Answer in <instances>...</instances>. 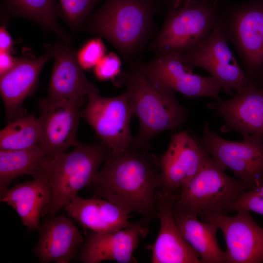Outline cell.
<instances>
[{
    "label": "cell",
    "instance_id": "obj_1",
    "mask_svg": "<svg viewBox=\"0 0 263 263\" xmlns=\"http://www.w3.org/2000/svg\"><path fill=\"white\" fill-rule=\"evenodd\" d=\"M161 183L158 157L132 146L121 153L109 151L89 187L94 196L128 215L139 213L149 223L157 218L156 194Z\"/></svg>",
    "mask_w": 263,
    "mask_h": 263
},
{
    "label": "cell",
    "instance_id": "obj_2",
    "mask_svg": "<svg viewBox=\"0 0 263 263\" xmlns=\"http://www.w3.org/2000/svg\"><path fill=\"white\" fill-rule=\"evenodd\" d=\"M123 81L133 115L140 123L132 147L148 150L154 136L178 129L186 121L188 111L177 101L174 92L155 84L137 67L126 73Z\"/></svg>",
    "mask_w": 263,
    "mask_h": 263
},
{
    "label": "cell",
    "instance_id": "obj_3",
    "mask_svg": "<svg viewBox=\"0 0 263 263\" xmlns=\"http://www.w3.org/2000/svg\"><path fill=\"white\" fill-rule=\"evenodd\" d=\"M110 150L102 142L80 144L70 152L48 159L44 176L52 192V202L42 215L54 216L80 189L89 186L98 174Z\"/></svg>",
    "mask_w": 263,
    "mask_h": 263
},
{
    "label": "cell",
    "instance_id": "obj_4",
    "mask_svg": "<svg viewBox=\"0 0 263 263\" xmlns=\"http://www.w3.org/2000/svg\"><path fill=\"white\" fill-rule=\"evenodd\" d=\"M220 4L217 24L235 47L254 85L263 73V0H220Z\"/></svg>",
    "mask_w": 263,
    "mask_h": 263
},
{
    "label": "cell",
    "instance_id": "obj_5",
    "mask_svg": "<svg viewBox=\"0 0 263 263\" xmlns=\"http://www.w3.org/2000/svg\"><path fill=\"white\" fill-rule=\"evenodd\" d=\"M154 9L152 0H105L90 16L87 27L130 55L145 38Z\"/></svg>",
    "mask_w": 263,
    "mask_h": 263
},
{
    "label": "cell",
    "instance_id": "obj_6",
    "mask_svg": "<svg viewBox=\"0 0 263 263\" xmlns=\"http://www.w3.org/2000/svg\"><path fill=\"white\" fill-rule=\"evenodd\" d=\"M220 0H190L170 8L162 29L152 44L157 55L191 52L217 25Z\"/></svg>",
    "mask_w": 263,
    "mask_h": 263
},
{
    "label": "cell",
    "instance_id": "obj_7",
    "mask_svg": "<svg viewBox=\"0 0 263 263\" xmlns=\"http://www.w3.org/2000/svg\"><path fill=\"white\" fill-rule=\"evenodd\" d=\"M247 190L237 178L230 177L208 154L202 167L180 194L174 211L227 214L228 207Z\"/></svg>",
    "mask_w": 263,
    "mask_h": 263
},
{
    "label": "cell",
    "instance_id": "obj_8",
    "mask_svg": "<svg viewBox=\"0 0 263 263\" xmlns=\"http://www.w3.org/2000/svg\"><path fill=\"white\" fill-rule=\"evenodd\" d=\"M202 143L209 155L223 169L230 170L247 190L263 182V135H250L241 141L221 137L207 122L203 128Z\"/></svg>",
    "mask_w": 263,
    "mask_h": 263
},
{
    "label": "cell",
    "instance_id": "obj_9",
    "mask_svg": "<svg viewBox=\"0 0 263 263\" xmlns=\"http://www.w3.org/2000/svg\"><path fill=\"white\" fill-rule=\"evenodd\" d=\"M132 115L126 91L111 97L92 93L87 96L86 105L81 113L101 142L113 153L124 152L132 147L130 124Z\"/></svg>",
    "mask_w": 263,
    "mask_h": 263
},
{
    "label": "cell",
    "instance_id": "obj_10",
    "mask_svg": "<svg viewBox=\"0 0 263 263\" xmlns=\"http://www.w3.org/2000/svg\"><path fill=\"white\" fill-rule=\"evenodd\" d=\"M86 100V97H80L57 100L45 98L39 101V146L48 159L80 144L76 133L81 108Z\"/></svg>",
    "mask_w": 263,
    "mask_h": 263
},
{
    "label": "cell",
    "instance_id": "obj_11",
    "mask_svg": "<svg viewBox=\"0 0 263 263\" xmlns=\"http://www.w3.org/2000/svg\"><path fill=\"white\" fill-rule=\"evenodd\" d=\"M208 155L202 139L186 131L174 133L167 150L158 157L162 178L159 190L179 197Z\"/></svg>",
    "mask_w": 263,
    "mask_h": 263
},
{
    "label": "cell",
    "instance_id": "obj_12",
    "mask_svg": "<svg viewBox=\"0 0 263 263\" xmlns=\"http://www.w3.org/2000/svg\"><path fill=\"white\" fill-rule=\"evenodd\" d=\"M228 43L217 24L202 44L182 55L185 65L206 70L219 83L225 94L232 96V90L237 92L252 83Z\"/></svg>",
    "mask_w": 263,
    "mask_h": 263
},
{
    "label": "cell",
    "instance_id": "obj_13",
    "mask_svg": "<svg viewBox=\"0 0 263 263\" xmlns=\"http://www.w3.org/2000/svg\"><path fill=\"white\" fill-rule=\"evenodd\" d=\"M137 68L155 84L190 98L208 97L219 99L221 87L211 75L193 74L184 63L182 55L171 52L157 55L146 63Z\"/></svg>",
    "mask_w": 263,
    "mask_h": 263
},
{
    "label": "cell",
    "instance_id": "obj_14",
    "mask_svg": "<svg viewBox=\"0 0 263 263\" xmlns=\"http://www.w3.org/2000/svg\"><path fill=\"white\" fill-rule=\"evenodd\" d=\"M227 214L202 213L205 222L215 224L222 232L226 244V263L263 262V228L253 219L249 212Z\"/></svg>",
    "mask_w": 263,
    "mask_h": 263
},
{
    "label": "cell",
    "instance_id": "obj_15",
    "mask_svg": "<svg viewBox=\"0 0 263 263\" xmlns=\"http://www.w3.org/2000/svg\"><path fill=\"white\" fill-rule=\"evenodd\" d=\"M144 219L122 229L106 233H88L76 261L83 263H99L113 261L119 263H136L133 254L140 238L149 228Z\"/></svg>",
    "mask_w": 263,
    "mask_h": 263
},
{
    "label": "cell",
    "instance_id": "obj_16",
    "mask_svg": "<svg viewBox=\"0 0 263 263\" xmlns=\"http://www.w3.org/2000/svg\"><path fill=\"white\" fill-rule=\"evenodd\" d=\"M206 106L224 119L221 132L234 130L243 138L263 135V89L251 84L229 99L219 98Z\"/></svg>",
    "mask_w": 263,
    "mask_h": 263
},
{
    "label": "cell",
    "instance_id": "obj_17",
    "mask_svg": "<svg viewBox=\"0 0 263 263\" xmlns=\"http://www.w3.org/2000/svg\"><path fill=\"white\" fill-rule=\"evenodd\" d=\"M178 196L156 194L160 228L151 247L152 263H201L200 255L185 240L174 221L173 210Z\"/></svg>",
    "mask_w": 263,
    "mask_h": 263
},
{
    "label": "cell",
    "instance_id": "obj_18",
    "mask_svg": "<svg viewBox=\"0 0 263 263\" xmlns=\"http://www.w3.org/2000/svg\"><path fill=\"white\" fill-rule=\"evenodd\" d=\"M45 47L54 58V64L46 98L51 100L87 97L98 93L95 85L87 79L79 64L75 50L61 41Z\"/></svg>",
    "mask_w": 263,
    "mask_h": 263
},
{
    "label": "cell",
    "instance_id": "obj_19",
    "mask_svg": "<svg viewBox=\"0 0 263 263\" xmlns=\"http://www.w3.org/2000/svg\"><path fill=\"white\" fill-rule=\"evenodd\" d=\"M38 231L33 253L40 263H69L77 257L84 241L73 221L64 215L47 217Z\"/></svg>",
    "mask_w": 263,
    "mask_h": 263
},
{
    "label": "cell",
    "instance_id": "obj_20",
    "mask_svg": "<svg viewBox=\"0 0 263 263\" xmlns=\"http://www.w3.org/2000/svg\"><path fill=\"white\" fill-rule=\"evenodd\" d=\"M51 57L47 50L37 58L22 57L0 75V94L9 122L22 115V103L35 92L41 70Z\"/></svg>",
    "mask_w": 263,
    "mask_h": 263
},
{
    "label": "cell",
    "instance_id": "obj_21",
    "mask_svg": "<svg viewBox=\"0 0 263 263\" xmlns=\"http://www.w3.org/2000/svg\"><path fill=\"white\" fill-rule=\"evenodd\" d=\"M66 213L82 226L96 233L113 232L133 225L128 214L110 201L95 196H75L64 207Z\"/></svg>",
    "mask_w": 263,
    "mask_h": 263
},
{
    "label": "cell",
    "instance_id": "obj_22",
    "mask_svg": "<svg viewBox=\"0 0 263 263\" xmlns=\"http://www.w3.org/2000/svg\"><path fill=\"white\" fill-rule=\"evenodd\" d=\"M0 199L15 209L28 228L38 230L43 211L52 202V192L47 179L42 177L15 185Z\"/></svg>",
    "mask_w": 263,
    "mask_h": 263
},
{
    "label": "cell",
    "instance_id": "obj_23",
    "mask_svg": "<svg viewBox=\"0 0 263 263\" xmlns=\"http://www.w3.org/2000/svg\"><path fill=\"white\" fill-rule=\"evenodd\" d=\"M175 223L187 243L200 256L201 263H226L225 252L216 238L218 227L200 221L196 214L173 210Z\"/></svg>",
    "mask_w": 263,
    "mask_h": 263
},
{
    "label": "cell",
    "instance_id": "obj_24",
    "mask_svg": "<svg viewBox=\"0 0 263 263\" xmlns=\"http://www.w3.org/2000/svg\"><path fill=\"white\" fill-rule=\"evenodd\" d=\"M1 14L4 21L13 17L28 19L60 41L68 44L71 41V37L58 22L60 10L56 0H2Z\"/></svg>",
    "mask_w": 263,
    "mask_h": 263
},
{
    "label": "cell",
    "instance_id": "obj_25",
    "mask_svg": "<svg viewBox=\"0 0 263 263\" xmlns=\"http://www.w3.org/2000/svg\"><path fill=\"white\" fill-rule=\"evenodd\" d=\"M48 159L39 145L22 150H0V198L10 183L20 175H27L34 179L45 177Z\"/></svg>",
    "mask_w": 263,
    "mask_h": 263
},
{
    "label": "cell",
    "instance_id": "obj_26",
    "mask_svg": "<svg viewBox=\"0 0 263 263\" xmlns=\"http://www.w3.org/2000/svg\"><path fill=\"white\" fill-rule=\"evenodd\" d=\"M40 128L34 115H21L10 121L0 132V150H16L39 146Z\"/></svg>",
    "mask_w": 263,
    "mask_h": 263
},
{
    "label": "cell",
    "instance_id": "obj_27",
    "mask_svg": "<svg viewBox=\"0 0 263 263\" xmlns=\"http://www.w3.org/2000/svg\"><path fill=\"white\" fill-rule=\"evenodd\" d=\"M60 17L73 29H78L102 0H58Z\"/></svg>",
    "mask_w": 263,
    "mask_h": 263
},
{
    "label": "cell",
    "instance_id": "obj_28",
    "mask_svg": "<svg viewBox=\"0 0 263 263\" xmlns=\"http://www.w3.org/2000/svg\"><path fill=\"white\" fill-rule=\"evenodd\" d=\"M106 48L102 40L98 38L86 41L76 52L77 61L83 70L94 68L106 55Z\"/></svg>",
    "mask_w": 263,
    "mask_h": 263
},
{
    "label": "cell",
    "instance_id": "obj_29",
    "mask_svg": "<svg viewBox=\"0 0 263 263\" xmlns=\"http://www.w3.org/2000/svg\"><path fill=\"white\" fill-rule=\"evenodd\" d=\"M245 210L263 215V182L259 186L245 191L227 208V212Z\"/></svg>",
    "mask_w": 263,
    "mask_h": 263
},
{
    "label": "cell",
    "instance_id": "obj_30",
    "mask_svg": "<svg viewBox=\"0 0 263 263\" xmlns=\"http://www.w3.org/2000/svg\"><path fill=\"white\" fill-rule=\"evenodd\" d=\"M121 70V60L113 53L105 55L94 68L95 76L101 81L114 79L120 75Z\"/></svg>",
    "mask_w": 263,
    "mask_h": 263
},
{
    "label": "cell",
    "instance_id": "obj_31",
    "mask_svg": "<svg viewBox=\"0 0 263 263\" xmlns=\"http://www.w3.org/2000/svg\"><path fill=\"white\" fill-rule=\"evenodd\" d=\"M14 45V41L3 23L0 28V52L13 53Z\"/></svg>",
    "mask_w": 263,
    "mask_h": 263
},
{
    "label": "cell",
    "instance_id": "obj_32",
    "mask_svg": "<svg viewBox=\"0 0 263 263\" xmlns=\"http://www.w3.org/2000/svg\"><path fill=\"white\" fill-rule=\"evenodd\" d=\"M18 60V58H14L10 52H0V75L12 69Z\"/></svg>",
    "mask_w": 263,
    "mask_h": 263
},
{
    "label": "cell",
    "instance_id": "obj_33",
    "mask_svg": "<svg viewBox=\"0 0 263 263\" xmlns=\"http://www.w3.org/2000/svg\"><path fill=\"white\" fill-rule=\"evenodd\" d=\"M187 0H167V2L169 8L178 6L181 2H185Z\"/></svg>",
    "mask_w": 263,
    "mask_h": 263
},
{
    "label": "cell",
    "instance_id": "obj_34",
    "mask_svg": "<svg viewBox=\"0 0 263 263\" xmlns=\"http://www.w3.org/2000/svg\"><path fill=\"white\" fill-rule=\"evenodd\" d=\"M257 88L263 89V73L254 85Z\"/></svg>",
    "mask_w": 263,
    "mask_h": 263
},
{
    "label": "cell",
    "instance_id": "obj_35",
    "mask_svg": "<svg viewBox=\"0 0 263 263\" xmlns=\"http://www.w3.org/2000/svg\"><path fill=\"white\" fill-rule=\"evenodd\" d=\"M189 0H187V1H189Z\"/></svg>",
    "mask_w": 263,
    "mask_h": 263
}]
</instances>
